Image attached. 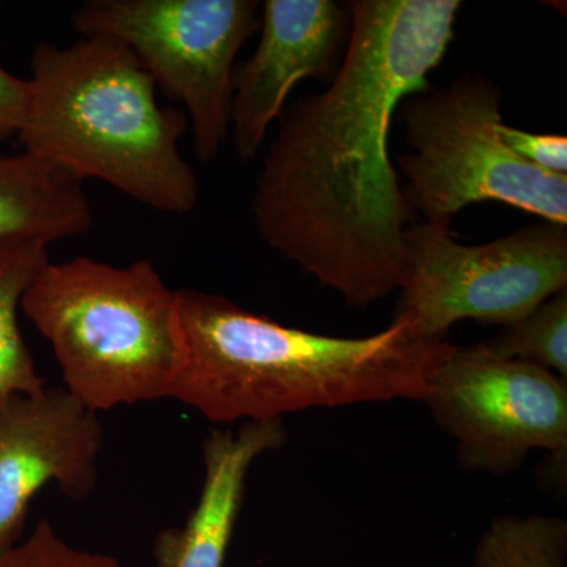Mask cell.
Here are the masks:
<instances>
[{
  "mask_svg": "<svg viewBox=\"0 0 567 567\" xmlns=\"http://www.w3.org/2000/svg\"><path fill=\"white\" fill-rule=\"evenodd\" d=\"M18 140L22 152L76 182L100 181L152 210L186 215L199 182L183 158L186 115L128 48L104 37L33 48Z\"/></svg>",
  "mask_w": 567,
  "mask_h": 567,
  "instance_id": "cell-3",
  "label": "cell"
},
{
  "mask_svg": "<svg viewBox=\"0 0 567 567\" xmlns=\"http://www.w3.org/2000/svg\"><path fill=\"white\" fill-rule=\"evenodd\" d=\"M0 567H122L117 558L84 550L66 543L48 520H40L31 535L0 551Z\"/></svg>",
  "mask_w": 567,
  "mask_h": 567,
  "instance_id": "cell-16",
  "label": "cell"
},
{
  "mask_svg": "<svg viewBox=\"0 0 567 567\" xmlns=\"http://www.w3.org/2000/svg\"><path fill=\"white\" fill-rule=\"evenodd\" d=\"M254 0H92L74 11L81 37L133 52L156 89L181 103L193 151L210 163L230 134L235 61L260 25Z\"/></svg>",
  "mask_w": 567,
  "mask_h": 567,
  "instance_id": "cell-6",
  "label": "cell"
},
{
  "mask_svg": "<svg viewBox=\"0 0 567 567\" xmlns=\"http://www.w3.org/2000/svg\"><path fill=\"white\" fill-rule=\"evenodd\" d=\"M175 292L148 259L125 267L50 259L21 311L50 342L63 388L100 415L167 399L177 360Z\"/></svg>",
  "mask_w": 567,
  "mask_h": 567,
  "instance_id": "cell-4",
  "label": "cell"
},
{
  "mask_svg": "<svg viewBox=\"0 0 567 567\" xmlns=\"http://www.w3.org/2000/svg\"><path fill=\"white\" fill-rule=\"evenodd\" d=\"M451 224H413L395 320L445 341L461 320L511 324L567 289V226L540 221L483 245L456 240Z\"/></svg>",
  "mask_w": 567,
  "mask_h": 567,
  "instance_id": "cell-7",
  "label": "cell"
},
{
  "mask_svg": "<svg viewBox=\"0 0 567 567\" xmlns=\"http://www.w3.org/2000/svg\"><path fill=\"white\" fill-rule=\"evenodd\" d=\"M103 425L65 388H41L0 404V551L21 539L29 505L55 484L84 502L99 481Z\"/></svg>",
  "mask_w": 567,
  "mask_h": 567,
  "instance_id": "cell-9",
  "label": "cell"
},
{
  "mask_svg": "<svg viewBox=\"0 0 567 567\" xmlns=\"http://www.w3.org/2000/svg\"><path fill=\"white\" fill-rule=\"evenodd\" d=\"M28 80L14 76L0 61V142L18 136L28 106Z\"/></svg>",
  "mask_w": 567,
  "mask_h": 567,
  "instance_id": "cell-18",
  "label": "cell"
},
{
  "mask_svg": "<svg viewBox=\"0 0 567 567\" xmlns=\"http://www.w3.org/2000/svg\"><path fill=\"white\" fill-rule=\"evenodd\" d=\"M50 260V246L37 240H0V404L44 388L22 338L18 312L25 290Z\"/></svg>",
  "mask_w": 567,
  "mask_h": 567,
  "instance_id": "cell-13",
  "label": "cell"
},
{
  "mask_svg": "<svg viewBox=\"0 0 567 567\" xmlns=\"http://www.w3.org/2000/svg\"><path fill=\"white\" fill-rule=\"evenodd\" d=\"M492 353L554 372L567 382V289L484 344Z\"/></svg>",
  "mask_w": 567,
  "mask_h": 567,
  "instance_id": "cell-15",
  "label": "cell"
},
{
  "mask_svg": "<svg viewBox=\"0 0 567 567\" xmlns=\"http://www.w3.org/2000/svg\"><path fill=\"white\" fill-rule=\"evenodd\" d=\"M398 112L410 147L399 158L404 194L423 223L451 224L468 205L502 203L567 226V175L543 173L507 147L503 92L484 74L429 87Z\"/></svg>",
  "mask_w": 567,
  "mask_h": 567,
  "instance_id": "cell-5",
  "label": "cell"
},
{
  "mask_svg": "<svg viewBox=\"0 0 567 567\" xmlns=\"http://www.w3.org/2000/svg\"><path fill=\"white\" fill-rule=\"evenodd\" d=\"M499 134L507 147L529 166L551 175H567L566 136L524 132L505 122L499 125Z\"/></svg>",
  "mask_w": 567,
  "mask_h": 567,
  "instance_id": "cell-17",
  "label": "cell"
},
{
  "mask_svg": "<svg viewBox=\"0 0 567 567\" xmlns=\"http://www.w3.org/2000/svg\"><path fill=\"white\" fill-rule=\"evenodd\" d=\"M563 518L503 514L477 540L476 567H567Z\"/></svg>",
  "mask_w": 567,
  "mask_h": 567,
  "instance_id": "cell-14",
  "label": "cell"
},
{
  "mask_svg": "<svg viewBox=\"0 0 567 567\" xmlns=\"http://www.w3.org/2000/svg\"><path fill=\"white\" fill-rule=\"evenodd\" d=\"M347 7V6H346ZM333 0H267L260 40L235 69L230 134L249 162L264 147L295 85L306 78L333 80L350 32L349 9Z\"/></svg>",
  "mask_w": 567,
  "mask_h": 567,
  "instance_id": "cell-10",
  "label": "cell"
},
{
  "mask_svg": "<svg viewBox=\"0 0 567 567\" xmlns=\"http://www.w3.org/2000/svg\"><path fill=\"white\" fill-rule=\"evenodd\" d=\"M175 336L167 399L221 425L312 409L424 402L454 347L395 319L365 338L311 333L196 289L175 292Z\"/></svg>",
  "mask_w": 567,
  "mask_h": 567,
  "instance_id": "cell-2",
  "label": "cell"
},
{
  "mask_svg": "<svg viewBox=\"0 0 567 567\" xmlns=\"http://www.w3.org/2000/svg\"><path fill=\"white\" fill-rule=\"evenodd\" d=\"M424 402L466 472L509 475L535 450L567 465V382L554 372L454 346Z\"/></svg>",
  "mask_w": 567,
  "mask_h": 567,
  "instance_id": "cell-8",
  "label": "cell"
},
{
  "mask_svg": "<svg viewBox=\"0 0 567 567\" xmlns=\"http://www.w3.org/2000/svg\"><path fill=\"white\" fill-rule=\"evenodd\" d=\"M282 420L249 421L237 429H213L204 440V483L185 524L159 533L153 546L156 567H224L246 480L254 462L281 450Z\"/></svg>",
  "mask_w": 567,
  "mask_h": 567,
  "instance_id": "cell-11",
  "label": "cell"
},
{
  "mask_svg": "<svg viewBox=\"0 0 567 567\" xmlns=\"http://www.w3.org/2000/svg\"><path fill=\"white\" fill-rule=\"evenodd\" d=\"M93 212L82 183L28 153L0 152V240L54 241L82 237Z\"/></svg>",
  "mask_w": 567,
  "mask_h": 567,
  "instance_id": "cell-12",
  "label": "cell"
},
{
  "mask_svg": "<svg viewBox=\"0 0 567 567\" xmlns=\"http://www.w3.org/2000/svg\"><path fill=\"white\" fill-rule=\"evenodd\" d=\"M344 58L323 92L279 117L251 196L268 248L365 308L398 292L415 224L391 125L454 40L458 0H353Z\"/></svg>",
  "mask_w": 567,
  "mask_h": 567,
  "instance_id": "cell-1",
  "label": "cell"
}]
</instances>
